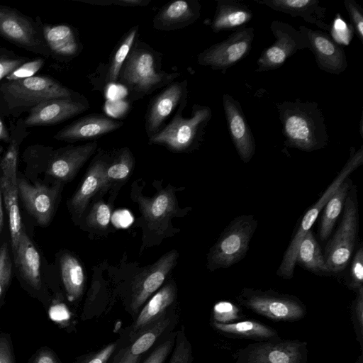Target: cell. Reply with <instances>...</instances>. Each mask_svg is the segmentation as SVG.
<instances>
[{"label":"cell","instance_id":"6da1fadb","mask_svg":"<svg viewBox=\"0 0 363 363\" xmlns=\"http://www.w3.org/2000/svg\"><path fill=\"white\" fill-rule=\"evenodd\" d=\"M276 105L285 146L313 152L328 145L325 117L317 102L296 99Z\"/></svg>","mask_w":363,"mask_h":363},{"label":"cell","instance_id":"7a4b0ae2","mask_svg":"<svg viewBox=\"0 0 363 363\" xmlns=\"http://www.w3.org/2000/svg\"><path fill=\"white\" fill-rule=\"evenodd\" d=\"M162 58L161 52L142 40H136L118 78L131 101L141 99L165 87L180 76V73L162 69Z\"/></svg>","mask_w":363,"mask_h":363},{"label":"cell","instance_id":"3957f363","mask_svg":"<svg viewBox=\"0 0 363 363\" xmlns=\"http://www.w3.org/2000/svg\"><path fill=\"white\" fill-rule=\"evenodd\" d=\"M79 93L49 75L0 82V113L3 117L18 118L40 103Z\"/></svg>","mask_w":363,"mask_h":363},{"label":"cell","instance_id":"277c9868","mask_svg":"<svg viewBox=\"0 0 363 363\" xmlns=\"http://www.w3.org/2000/svg\"><path fill=\"white\" fill-rule=\"evenodd\" d=\"M186 104L187 99L182 101L172 120L149 138L150 144L164 146L174 152H191L199 146L212 118V111L207 106L195 104L191 116L186 118L182 112Z\"/></svg>","mask_w":363,"mask_h":363},{"label":"cell","instance_id":"5b68a950","mask_svg":"<svg viewBox=\"0 0 363 363\" xmlns=\"http://www.w3.org/2000/svg\"><path fill=\"white\" fill-rule=\"evenodd\" d=\"M10 141L0 166L2 171L0 188L9 216L13 254L17 250L22 223L18 206L17 161L21 143L29 135L23 118L10 124Z\"/></svg>","mask_w":363,"mask_h":363},{"label":"cell","instance_id":"8992f818","mask_svg":"<svg viewBox=\"0 0 363 363\" xmlns=\"http://www.w3.org/2000/svg\"><path fill=\"white\" fill-rule=\"evenodd\" d=\"M363 164V145L358 150L351 147L350 157L340 172L337 174L332 183L328 186L319 199L311 206L303 216L296 233L291 238L279 267L277 274L284 279H289L293 277L296 266V257L299 245L307 233L311 230L313 225L321 213L325 205L339 188L341 184L350 176V174Z\"/></svg>","mask_w":363,"mask_h":363},{"label":"cell","instance_id":"52a82bcc","mask_svg":"<svg viewBox=\"0 0 363 363\" xmlns=\"http://www.w3.org/2000/svg\"><path fill=\"white\" fill-rule=\"evenodd\" d=\"M257 227V220L253 215L245 214L235 218L209 250L208 269L210 271L226 269L242 260L249 250Z\"/></svg>","mask_w":363,"mask_h":363},{"label":"cell","instance_id":"ba28073f","mask_svg":"<svg viewBox=\"0 0 363 363\" xmlns=\"http://www.w3.org/2000/svg\"><path fill=\"white\" fill-rule=\"evenodd\" d=\"M358 229L357 187L352 184L345 201L341 221L323 252L330 274L342 272L349 264L356 245Z\"/></svg>","mask_w":363,"mask_h":363},{"label":"cell","instance_id":"9c48e42d","mask_svg":"<svg viewBox=\"0 0 363 363\" xmlns=\"http://www.w3.org/2000/svg\"><path fill=\"white\" fill-rule=\"evenodd\" d=\"M41 23L39 16L34 20L15 8L0 4V36L20 48L48 58L50 52Z\"/></svg>","mask_w":363,"mask_h":363},{"label":"cell","instance_id":"30bf717a","mask_svg":"<svg viewBox=\"0 0 363 363\" xmlns=\"http://www.w3.org/2000/svg\"><path fill=\"white\" fill-rule=\"evenodd\" d=\"M238 299L248 309L275 320H296L305 314V307L296 297L272 290L245 288Z\"/></svg>","mask_w":363,"mask_h":363},{"label":"cell","instance_id":"8fae6325","mask_svg":"<svg viewBox=\"0 0 363 363\" xmlns=\"http://www.w3.org/2000/svg\"><path fill=\"white\" fill-rule=\"evenodd\" d=\"M254 37L255 30L252 27L235 30L223 41L199 53L197 62L200 65L213 70H226L250 53Z\"/></svg>","mask_w":363,"mask_h":363},{"label":"cell","instance_id":"7c38bea8","mask_svg":"<svg viewBox=\"0 0 363 363\" xmlns=\"http://www.w3.org/2000/svg\"><path fill=\"white\" fill-rule=\"evenodd\" d=\"M270 29L275 41L264 49L257 59L255 69L257 72L279 69L288 58L308 47L303 34L287 23L273 21Z\"/></svg>","mask_w":363,"mask_h":363},{"label":"cell","instance_id":"4fadbf2b","mask_svg":"<svg viewBox=\"0 0 363 363\" xmlns=\"http://www.w3.org/2000/svg\"><path fill=\"white\" fill-rule=\"evenodd\" d=\"M89 108L88 100L80 94L52 99L33 107L23 118V123L27 128L55 125L79 115Z\"/></svg>","mask_w":363,"mask_h":363},{"label":"cell","instance_id":"5bb4252c","mask_svg":"<svg viewBox=\"0 0 363 363\" xmlns=\"http://www.w3.org/2000/svg\"><path fill=\"white\" fill-rule=\"evenodd\" d=\"M298 30L305 37L308 47L314 55L318 67L327 73L340 74L347 68V60L343 48L325 32L303 26Z\"/></svg>","mask_w":363,"mask_h":363},{"label":"cell","instance_id":"9a60e30c","mask_svg":"<svg viewBox=\"0 0 363 363\" xmlns=\"http://www.w3.org/2000/svg\"><path fill=\"white\" fill-rule=\"evenodd\" d=\"M187 85L186 79L173 82L151 99L145 116V130L148 138L158 133L174 110L187 99Z\"/></svg>","mask_w":363,"mask_h":363},{"label":"cell","instance_id":"2e32d148","mask_svg":"<svg viewBox=\"0 0 363 363\" xmlns=\"http://www.w3.org/2000/svg\"><path fill=\"white\" fill-rule=\"evenodd\" d=\"M96 142L52 150L48 160L46 173L65 183L71 181L97 149Z\"/></svg>","mask_w":363,"mask_h":363},{"label":"cell","instance_id":"e0dca14e","mask_svg":"<svg viewBox=\"0 0 363 363\" xmlns=\"http://www.w3.org/2000/svg\"><path fill=\"white\" fill-rule=\"evenodd\" d=\"M18 196L28 213L42 226L52 219L62 183L49 187L37 183L32 184L23 178H18Z\"/></svg>","mask_w":363,"mask_h":363},{"label":"cell","instance_id":"ac0fdd59","mask_svg":"<svg viewBox=\"0 0 363 363\" xmlns=\"http://www.w3.org/2000/svg\"><path fill=\"white\" fill-rule=\"evenodd\" d=\"M223 106L231 140L244 163L255 154L256 143L240 102L228 94L223 95Z\"/></svg>","mask_w":363,"mask_h":363},{"label":"cell","instance_id":"d6986e66","mask_svg":"<svg viewBox=\"0 0 363 363\" xmlns=\"http://www.w3.org/2000/svg\"><path fill=\"white\" fill-rule=\"evenodd\" d=\"M178 257L177 250H171L156 262L146 267L134 279L132 285L130 307L137 313L147 298L163 284L174 267Z\"/></svg>","mask_w":363,"mask_h":363},{"label":"cell","instance_id":"ffe728a7","mask_svg":"<svg viewBox=\"0 0 363 363\" xmlns=\"http://www.w3.org/2000/svg\"><path fill=\"white\" fill-rule=\"evenodd\" d=\"M123 122L103 114H89L74 121L57 132L53 138L67 143L87 140L113 132Z\"/></svg>","mask_w":363,"mask_h":363},{"label":"cell","instance_id":"44dd1931","mask_svg":"<svg viewBox=\"0 0 363 363\" xmlns=\"http://www.w3.org/2000/svg\"><path fill=\"white\" fill-rule=\"evenodd\" d=\"M305 349L295 341L253 344L244 350L245 363H304Z\"/></svg>","mask_w":363,"mask_h":363},{"label":"cell","instance_id":"7402d4cb","mask_svg":"<svg viewBox=\"0 0 363 363\" xmlns=\"http://www.w3.org/2000/svg\"><path fill=\"white\" fill-rule=\"evenodd\" d=\"M41 26L50 57L60 62H68L82 51L78 31L73 26L43 22Z\"/></svg>","mask_w":363,"mask_h":363},{"label":"cell","instance_id":"603a6c76","mask_svg":"<svg viewBox=\"0 0 363 363\" xmlns=\"http://www.w3.org/2000/svg\"><path fill=\"white\" fill-rule=\"evenodd\" d=\"M201 6L197 0H175L165 4L155 16L153 28L162 31L184 28L201 16Z\"/></svg>","mask_w":363,"mask_h":363},{"label":"cell","instance_id":"cb8c5ba5","mask_svg":"<svg viewBox=\"0 0 363 363\" xmlns=\"http://www.w3.org/2000/svg\"><path fill=\"white\" fill-rule=\"evenodd\" d=\"M135 200L150 230L162 232L167 220L177 212V200L172 189L166 188L152 197L137 194Z\"/></svg>","mask_w":363,"mask_h":363},{"label":"cell","instance_id":"d4e9b609","mask_svg":"<svg viewBox=\"0 0 363 363\" xmlns=\"http://www.w3.org/2000/svg\"><path fill=\"white\" fill-rule=\"evenodd\" d=\"M276 11L292 17H301L308 23L313 24L324 32L330 26L325 21L327 8L318 0H255Z\"/></svg>","mask_w":363,"mask_h":363},{"label":"cell","instance_id":"484cf974","mask_svg":"<svg viewBox=\"0 0 363 363\" xmlns=\"http://www.w3.org/2000/svg\"><path fill=\"white\" fill-rule=\"evenodd\" d=\"M108 160L98 155L69 202L72 213L80 216L86 209L90 200L101 191L104 183L105 169Z\"/></svg>","mask_w":363,"mask_h":363},{"label":"cell","instance_id":"4316f807","mask_svg":"<svg viewBox=\"0 0 363 363\" xmlns=\"http://www.w3.org/2000/svg\"><path fill=\"white\" fill-rule=\"evenodd\" d=\"M215 14L210 23L213 33L237 30L245 27L253 13L245 4L237 0H218Z\"/></svg>","mask_w":363,"mask_h":363},{"label":"cell","instance_id":"83f0119b","mask_svg":"<svg viewBox=\"0 0 363 363\" xmlns=\"http://www.w3.org/2000/svg\"><path fill=\"white\" fill-rule=\"evenodd\" d=\"M13 257L15 264L24 280L33 288L39 289L42 282L40 256L23 228Z\"/></svg>","mask_w":363,"mask_h":363},{"label":"cell","instance_id":"f1b7e54d","mask_svg":"<svg viewBox=\"0 0 363 363\" xmlns=\"http://www.w3.org/2000/svg\"><path fill=\"white\" fill-rule=\"evenodd\" d=\"M176 297V289L173 284H168L160 289L140 311L130 332V337L162 318L166 309Z\"/></svg>","mask_w":363,"mask_h":363},{"label":"cell","instance_id":"f546056e","mask_svg":"<svg viewBox=\"0 0 363 363\" xmlns=\"http://www.w3.org/2000/svg\"><path fill=\"white\" fill-rule=\"evenodd\" d=\"M352 184L351 178L347 177L330 198L322 210L318 231L320 241L325 242L330 236L334 225L343 210L346 197Z\"/></svg>","mask_w":363,"mask_h":363},{"label":"cell","instance_id":"4dcf8cb0","mask_svg":"<svg viewBox=\"0 0 363 363\" xmlns=\"http://www.w3.org/2000/svg\"><path fill=\"white\" fill-rule=\"evenodd\" d=\"M298 264L305 269L317 275H330L323 252L312 230L307 232L303 238L296 257Z\"/></svg>","mask_w":363,"mask_h":363},{"label":"cell","instance_id":"1f68e13d","mask_svg":"<svg viewBox=\"0 0 363 363\" xmlns=\"http://www.w3.org/2000/svg\"><path fill=\"white\" fill-rule=\"evenodd\" d=\"M63 284L69 298L77 299L83 294L84 272L80 262L70 253L63 254L60 259Z\"/></svg>","mask_w":363,"mask_h":363},{"label":"cell","instance_id":"d6a6232c","mask_svg":"<svg viewBox=\"0 0 363 363\" xmlns=\"http://www.w3.org/2000/svg\"><path fill=\"white\" fill-rule=\"evenodd\" d=\"M134 164L135 158L128 147L118 150L111 162H107L100 191L105 193L111 185L128 179L133 172Z\"/></svg>","mask_w":363,"mask_h":363},{"label":"cell","instance_id":"836d02e7","mask_svg":"<svg viewBox=\"0 0 363 363\" xmlns=\"http://www.w3.org/2000/svg\"><path fill=\"white\" fill-rule=\"evenodd\" d=\"M138 25L130 28L114 48L106 72V81L108 83H114L118 81L121 67L138 40Z\"/></svg>","mask_w":363,"mask_h":363},{"label":"cell","instance_id":"e575fe53","mask_svg":"<svg viewBox=\"0 0 363 363\" xmlns=\"http://www.w3.org/2000/svg\"><path fill=\"white\" fill-rule=\"evenodd\" d=\"M213 326L218 330L232 336L269 339L277 335V333L272 328L253 320H245L231 323L214 322Z\"/></svg>","mask_w":363,"mask_h":363},{"label":"cell","instance_id":"d590c367","mask_svg":"<svg viewBox=\"0 0 363 363\" xmlns=\"http://www.w3.org/2000/svg\"><path fill=\"white\" fill-rule=\"evenodd\" d=\"M170 320L167 318H160L150 325L139 333L137 339L132 345L125 349L122 356H140L148 350L169 325Z\"/></svg>","mask_w":363,"mask_h":363},{"label":"cell","instance_id":"8d00e7d4","mask_svg":"<svg viewBox=\"0 0 363 363\" xmlns=\"http://www.w3.org/2000/svg\"><path fill=\"white\" fill-rule=\"evenodd\" d=\"M111 216L110 206L100 201L95 203L91 208L86 217V223L89 227L94 229L104 230L110 223Z\"/></svg>","mask_w":363,"mask_h":363},{"label":"cell","instance_id":"74e56055","mask_svg":"<svg viewBox=\"0 0 363 363\" xmlns=\"http://www.w3.org/2000/svg\"><path fill=\"white\" fill-rule=\"evenodd\" d=\"M29 60V57L20 55L12 50L0 46V81Z\"/></svg>","mask_w":363,"mask_h":363},{"label":"cell","instance_id":"f35d334b","mask_svg":"<svg viewBox=\"0 0 363 363\" xmlns=\"http://www.w3.org/2000/svg\"><path fill=\"white\" fill-rule=\"evenodd\" d=\"M45 63V58L41 56L30 59L11 72L5 80H18L35 76Z\"/></svg>","mask_w":363,"mask_h":363},{"label":"cell","instance_id":"ab89813d","mask_svg":"<svg viewBox=\"0 0 363 363\" xmlns=\"http://www.w3.org/2000/svg\"><path fill=\"white\" fill-rule=\"evenodd\" d=\"M192 359L191 346L184 333H177L173 353L169 363H191Z\"/></svg>","mask_w":363,"mask_h":363},{"label":"cell","instance_id":"60d3db41","mask_svg":"<svg viewBox=\"0 0 363 363\" xmlns=\"http://www.w3.org/2000/svg\"><path fill=\"white\" fill-rule=\"evenodd\" d=\"M363 247L362 244L356 251L351 262L348 286L357 290L363 286Z\"/></svg>","mask_w":363,"mask_h":363},{"label":"cell","instance_id":"b9f144b4","mask_svg":"<svg viewBox=\"0 0 363 363\" xmlns=\"http://www.w3.org/2000/svg\"><path fill=\"white\" fill-rule=\"evenodd\" d=\"M239 313L238 307L230 301H219L213 307L215 322L219 323H231L240 318Z\"/></svg>","mask_w":363,"mask_h":363},{"label":"cell","instance_id":"7bdbcfd3","mask_svg":"<svg viewBox=\"0 0 363 363\" xmlns=\"http://www.w3.org/2000/svg\"><path fill=\"white\" fill-rule=\"evenodd\" d=\"M12 274L9 246L4 242L0 247V297L8 286Z\"/></svg>","mask_w":363,"mask_h":363},{"label":"cell","instance_id":"ee69618b","mask_svg":"<svg viewBox=\"0 0 363 363\" xmlns=\"http://www.w3.org/2000/svg\"><path fill=\"white\" fill-rule=\"evenodd\" d=\"M344 5L359 40L363 43V9L354 0H344Z\"/></svg>","mask_w":363,"mask_h":363},{"label":"cell","instance_id":"f6af8a7d","mask_svg":"<svg viewBox=\"0 0 363 363\" xmlns=\"http://www.w3.org/2000/svg\"><path fill=\"white\" fill-rule=\"evenodd\" d=\"M96 6H147L150 0H74Z\"/></svg>","mask_w":363,"mask_h":363},{"label":"cell","instance_id":"bcb514c9","mask_svg":"<svg viewBox=\"0 0 363 363\" xmlns=\"http://www.w3.org/2000/svg\"><path fill=\"white\" fill-rule=\"evenodd\" d=\"M174 340H168L157 347L143 363H164L173 347Z\"/></svg>","mask_w":363,"mask_h":363},{"label":"cell","instance_id":"7dc6e473","mask_svg":"<svg viewBox=\"0 0 363 363\" xmlns=\"http://www.w3.org/2000/svg\"><path fill=\"white\" fill-rule=\"evenodd\" d=\"M116 348L115 343H111L94 354L84 359L82 363H106Z\"/></svg>","mask_w":363,"mask_h":363},{"label":"cell","instance_id":"c3c4849f","mask_svg":"<svg viewBox=\"0 0 363 363\" xmlns=\"http://www.w3.org/2000/svg\"><path fill=\"white\" fill-rule=\"evenodd\" d=\"M0 363H14L11 347L6 337L0 338Z\"/></svg>","mask_w":363,"mask_h":363},{"label":"cell","instance_id":"681fc988","mask_svg":"<svg viewBox=\"0 0 363 363\" xmlns=\"http://www.w3.org/2000/svg\"><path fill=\"white\" fill-rule=\"evenodd\" d=\"M357 296L355 300L354 312L357 319V323L360 330L362 328L363 323V286L357 290Z\"/></svg>","mask_w":363,"mask_h":363},{"label":"cell","instance_id":"f907efd6","mask_svg":"<svg viewBox=\"0 0 363 363\" xmlns=\"http://www.w3.org/2000/svg\"><path fill=\"white\" fill-rule=\"evenodd\" d=\"M33 363H59L54 354L49 350L39 352Z\"/></svg>","mask_w":363,"mask_h":363},{"label":"cell","instance_id":"816d5d0a","mask_svg":"<svg viewBox=\"0 0 363 363\" xmlns=\"http://www.w3.org/2000/svg\"><path fill=\"white\" fill-rule=\"evenodd\" d=\"M10 141V131L4 122V117L0 113V142L9 143Z\"/></svg>","mask_w":363,"mask_h":363},{"label":"cell","instance_id":"f5cc1de1","mask_svg":"<svg viewBox=\"0 0 363 363\" xmlns=\"http://www.w3.org/2000/svg\"><path fill=\"white\" fill-rule=\"evenodd\" d=\"M140 360V356H122L121 359L118 363H138Z\"/></svg>","mask_w":363,"mask_h":363},{"label":"cell","instance_id":"db71d44e","mask_svg":"<svg viewBox=\"0 0 363 363\" xmlns=\"http://www.w3.org/2000/svg\"><path fill=\"white\" fill-rule=\"evenodd\" d=\"M4 222L3 210H2V194L0 188V232L2 229Z\"/></svg>","mask_w":363,"mask_h":363},{"label":"cell","instance_id":"11a10c76","mask_svg":"<svg viewBox=\"0 0 363 363\" xmlns=\"http://www.w3.org/2000/svg\"><path fill=\"white\" fill-rule=\"evenodd\" d=\"M359 124H360V125H359L360 126V130L359 131H360V134H361V135L362 137V117H361Z\"/></svg>","mask_w":363,"mask_h":363}]
</instances>
